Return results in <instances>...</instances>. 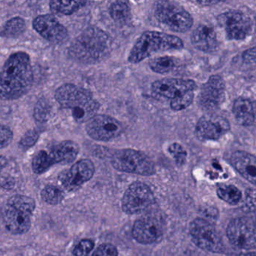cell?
Wrapping results in <instances>:
<instances>
[{"label":"cell","mask_w":256,"mask_h":256,"mask_svg":"<svg viewBox=\"0 0 256 256\" xmlns=\"http://www.w3.org/2000/svg\"><path fill=\"white\" fill-rule=\"evenodd\" d=\"M33 72L30 56L16 52L8 58L0 72V99L13 100L31 88Z\"/></svg>","instance_id":"obj_1"},{"label":"cell","mask_w":256,"mask_h":256,"mask_svg":"<svg viewBox=\"0 0 256 256\" xmlns=\"http://www.w3.org/2000/svg\"><path fill=\"white\" fill-rule=\"evenodd\" d=\"M56 100L62 108L72 111V115L78 123H86L96 115L100 105L88 90L74 84H64L57 89Z\"/></svg>","instance_id":"obj_2"},{"label":"cell","mask_w":256,"mask_h":256,"mask_svg":"<svg viewBox=\"0 0 256 256\" xmlns=\"http://www.w3.org/2000/svg\"><path fill=\"white\" fill-rule=\"evenodd\" d=\"M109 38L100 29H87L76 39L70 48L74 57L81 61H98L110 52Z\"/></svg>","instance_id":"obj_3"},{"label":"cell","mask_w":256,"mask_h":256,"mask_svg":"<svg viewBox=\"0 0 256 256\" xmlns=\"http://www.w3.org/2000/svg\"><path fill=\"white\" fill-rule=\"evenodd\" d=\"M183 46V42L176 36L158 32H146L136 42L128 60L132 63H140L154 53L180 49Z\"/></svg>","instance_id":"obj_4"},{"label":"cell","mask_w":256,"mask_h":256,"mask_svg":"<svg viewBox=\"0 0 256 256\" xmlns=\"http://www.w3.org/2000/svg\"><path fill=\"white\" fill-rule=\"evenodd\" d=\"M112 166L123 172L142 176H152L156 171L152 159L142 152L132 149L116 150L111 157Z\"/></svg>","instance_id":"obj_5"},{"label":"cell","mask_w":256,"mask_h":256,"mask_svg":"<svg viewBox=\"0 0 256 256\" xmlns=\"http://www.w3.org/2000/svg\"><path fill=\"white\" fill-rule=\"evenodd\" d=\"M155 17L160 24L177 33H184L192 25L190 14L178 5L171 2H160L155 9Z\"/></svg>","instance_id":"obj_6"},{"label":"cell","mask_w":256,"mask_h":256,"mask_svg":"<svg viewBox=\"0 0 256 256\" xmlns=\"http://www.w3.org/2000/svg\"><path fill=\"white\" fill-rule=\"evenodd\" d=\"M189 230L192 241L200 249L214 253L224 252L222 237L208 221L197 218L191 222Z\"/></svg>","instance_id":"obj_7"},{"label":"cell","mask_w":256,"mask_h":256,"mask_svg":"<svg viewBox=\"0 0 256 256\" xmlns=\"http://www.w3.org/2000/svg\"><path fill=\"white\" fill-rule=\"evenodd\" d=\"M154 202V195L149 186L142 182H134L124 192L122 208L128 214H138Z\"/></svg>","instance_id":"obj_8"},{"label":"cell","mask_w":256,"mask_h":256,"mask_svg":"<svg viewBox=\"0 0 256 256\" xmlns=\"http://www.w3.org/2000/svg\"><path fill=\"white\" fill-rule=\"evenodd\" d=\"M86 130L90 138L99 141H109L120 136L123 126L114 117L96 114L86 122Z\"/></svg>","instance_id":"obj_9"},{"label":"cell","mask_w":256,"mask_h":256,"mask_svg":"<svg viewBox=\"0 0 256 256\" xmlns=\"http://www.w3.org/2000/svg\"><path fill=\"white\" fill-rule=\"evenodd\" d=\"M226 232L234 246L246 249L256 247V225L250 218L233 219L228 224Z\"/></svg>","instance_id":"obj_10"},{"label":"cell","mask_w":256,"mask_h":256,"mask_svg":"<svg viewBox=\"0 0 256 256\" xmlns=\"http://www.w3.org/2000/svg\"><path fill=\"white\" fill-rule=\"evenodd\" d=\"M230 129V122L225 117L208 114L197 123L196 135L201 141H215L226 135Z\"/></svg>","instance_id":"obj_11"},{"label":"cell","mask_w":256,"mask_h":256,"mask_svg":"<svg viewBox=\"0 0 256 256\" xmlns=\"http://www.w3.org/2000/svg\"><path fill=\"white\" fill-rule=\"evenodd\" d=\"M225 83L222 78L214 75L202 87L200 94V104L206 111H214L225 99Z\"/></svg>","instance_id":"obj_12"},{"label":"cell","mask_w":256,"mask_h":256,"mask_svg":"<svg viewBox=\"0 0 256 256\" xmlns=\"http://www.w3.org/2000/svg\"><path fill=\"white\" fill-rule=\"evenodd\" d=\"M164 234L160 221L154 216H144L136 221L132 227L134 238L142 244H150L158 241Z\"/></svg>","instance_id":"obj_13"},{"label":"cell","mask_w":256,"mask_h":256,"mask_svg":"<svg viewBox=\"0 0 256 256\" xmlns=\"http://www.w3.org/2000/svg\"><path fill=\"white\" fill-rule=\"evenodd\" d=\"M94 164L90 159L76 162L70 169L60 175V180L64 187L74 189L92 178L94 174Z\"/></svg>","instance_id":"obj_14"},{"label":"cell","mask_w":256,"mask_h":256,"mask_svg":"<svg viewBox=\"0 0 256 256\" xmlns=\"http://www.w3.org/2000/svg\"><path fill=\"white\" fill-rule=\"evenodd\" d=\"M33 28L42 37L54 43L62 42L67 38L68 31L52 15H44L34 18Z\"/></svg>","instance_id":"obj_15"},{"label":"cell","mask_w":256,"mask_h":256,"mask_svg":"<svg viewBox=\"0 0 256 256\" xmlns=\"http://www.w3.org/2000/svg\"><path fill=\"white\" fill-rule=\"evenodd\" d=\"M1 216L6 228L12 234H25L31 227L32 215L16 208L8 203L2 207Z\"/></svg>","instance_id":"obj_16"},{"label":"cell","mask_w":256,"mask_h":256,"mask_svg":"<svg viewBox=\"0 0 256 256\" xmlns=\"http://www.w3.org/2000/svg\"><path fill=\"white\" fill-rule=\"evenodd\" d=\"M195 89V82L190 80L166 78L155 81L152 84L154 93L171 100L188 92L194 91Z\"/></svg>","instance_id":"obj_17"},{"label":"cell","mask_w":256,"mask_h":256,"mask_svg":"<svg viewBox=\"0 0 256 256\" xmlns=\"http://www.w3.org/2000/svg\"><path fill=\"white\" fill-rule=\"evenodd\" d=\"M220 24L225 27L230 39L240 40L244 39L251 30V22L248 17L239 12H228L218 18Z\"/></svg>","instance_id":"obj_18"},{"label":"cell","mask_w":256,"mask_h":256,"mask_svg":"<svg viewBox=\"0 0 256 256\" xmlns=\"http://www.w3.org/2000/svg\"><path fill=\"white\" fill-rule=\"evenodd\" d=\"M231 162L236 170L248 181L256 186V157L244 151L232 155Z\"/></svg>","instance_id":"obj_19"},{"label":"cell","mask_w":256,"mask_h":256,"mask_svg":"<svg viewBox=\"0 0 256 256\" xmlns=\"http://www.w3.org/2000/svg\"><path fill=\"white\" fill-rule=\"evenodd\" d=\"M48 153L51 164H68L74 161L79 153V147L72 141H64L56 144Z\"/></svg>","instance_id":"obj_20"},{"label":"cell","mask_w":256,"mask_h":256,"mask_svg":"<svg viewBox=\"0 0 256 256\" xmlns=\"http://www.w3.org/2000/svg\"><path fill=\"white\" fill-rule=\"evenodd\" d=\"M192 45L200 51L212 52L218 48V41L216 33L212 27L200 25L196 29L191 37Z\"/></svg>","instance_id":"obj_21"},{"label":"cell","mask_w":256,"mask_h":256,"mask_svg":"<svg viewBox=\"0 0 256 256\" xmlns=\"http://www.w3.org/2000/svg\"><path fill=\"white\" fill-rule=\"evenodd\" d=\"M233 114L236 121L242 126L252 125L255 120V113L252 103L246 99H238L233 105Z\"/></svg>","instance_id":"obj_22"},{"label":"cell","mask_w":256,"mask_h":256,"mask_svg":"<svg viewBox=\"0 0 256 256\" xmlns=\"http://www.w3.org/2000/svg\"><path fill=\"white\" fill-rule=\"evenodd\" d=\"M86 0H50V6L56 14L68 15L74 13L85 5Z\"/></svg>","instance_id":"obj_23"},{"label":"cell","mask_w":256,"mask_h":256,"mask_svg":"<svg viewBox=\"0 0 256 256\" xmlns=\"http://www.w3.org/2000/svg\"><path fill=\"white\" fill-rule=\"evenodd\" d=\"M220 198L228 204H238L242 198V192L236 186L230 184H221L216 189Z\"/></svg>","instance_id":"obj_24"},{"label":"cell","mask_w":256,"mask_h":256,"mask_svg":"<svg viewBox=\"0 0 256 256\" xmlns=\"http://www.w3.org/2000/svg\"><path fill=\"white\" fill-rule=\"evenodd\" d=\"M26 28L25 21L22 18L16 17L8 21L2 30L1 35L6 37H18L20 36Z\"/></svg>","instance_id":"obj_25"},{"label":"cell","mask_w":256,"mask_h":256,"mask_svg":"<svg viewBox=\"0 0 256 256\" xmlns=\"http://www.w3.org/2000/svg\"><path fill=\"white\" fill-rule=\"evenodd\" d=\"M110 12L112 19L120 24L127 22L130 17V9L124 0H117L112 3Z\"/></svg>","instance_id":"obj_26"},{"label":"cell","mask_w":256,"mask_h":256,"mask_svg":"<svg viewBox=\"0 0 256 256\" xmlns=\"http://www.w3.org/2000/svg\"><path fill=\"white\" fill-rule=\"evenodd\" d=\"M7 203L32 216L36 209V203L34 200L25 195H14L12 198H9Z\"/></svg>","instance_id":"obj_27"},{"label":"cell","mask_w":256,"mask_h":256,"mask_svg":"<svg viewBox=\"0 0 256 256\" xmlns=\"http://www.w3.org/2000/svg\"><path fill=\"white\" fill-rule=\"evenodd\" d=\"M40 195L44 202L51 205L60 204L64 199V193L57 186L52 185L45 186L40 192Z\"/></svg>","instance_id":"obj_28"},{"label":"cell","mask_w":256,"mask_h":256,"mask_svg":"<svg viewBox=\"0 0 256 256\" xmlns=\"http://www.w3.org/2000/svg\"><path fill=\"white\" fill-rule=\"evenodd\" d=\"M32 165L33 171L36 174H43L45 171H48L52 166L48 152L44 150L39 151L33 158Z\"/></svg>","instance_id":"obj_29"},{"label":"cell","mask_w":256,"mask_h":256,"mask_svg":"<svg viewBox=\"0 0 256 256\" xmlns=\"http://www.w3.org/2000/svg\"><path fill=\"white\" fill-rule=\"evenodd\" d=\"M149 66L154 72L164 74L172 70L174 63L172 59L168 57H158L149 62Z\"/></svg>","instance_id":"obj_30"},{"label":"cell","mask_w":256,"mask_h":256,"mask_svg":"<svg viewBox=\"0 0 256 256\" xmlns=\"http://www.w3.org/2000/svg\"><path fill=\"white\" fill-rule=\"evenodd\" d=\"M51 107L48 101L40 99L36 104L34 110V117L38 122L44 123L50 117Z\"/></svg>","instance_id":"obj_31"},{"label":"cell","mask_w":256,"mask_h":256,"mask_svg":"<svg viewBox=\"0 0 256 256\" xmlns=\"http://www.w3.org/2000/svg\"><path fill=\"white\" fill-rule=\"evenodd\" d=\"M194 99V91L188 92L182 96L172 99L171 108L173 111H180L186 109L192 104Z\"/></svg>","instance_id":"obj_32"},{"label":"cell","mask_w":256,"mask_h":256,"mask_svg":"<svg viewBox=\"0 0 256 256\" xmlns=\"http://www.w3.org/2000/svg\"><path fill=\"white\" fill-rule=\"evenodd\" d=\"M242 209L246 213L256 211V190L248 189L245 192Z\"/></svg>","instance_id":"obj_33"},{"label":"cell","mask_w":256,"mask_h":256,"mask_svg":"<svg viewBox=\"0 0 256 256\" xmlns=\"http://www.w3.org/2000/svg\"><path fill=\"white\" fill-rule=\"evenodd\" d=\"M94 248V243L91 240H81L79 244L74 248L73 251V254L76 256L87 255L93 250Z\"/></svg>","instance_id":"obj_34"},{"label":"cell","mask_w":256,"mask_h":256,"mask_svg":"<svg viewBox=\"0 0 256 256\" xmlns=\"http://www.w3.org/2000/svg\"><path fill=\"white\" fill-rule=\"evenodd\" d=\"M39 138V133L34 129L28 130L20 141V145L24 148H28L34 145Z\"/></svg>","instance_id":"obj_35"},{"label":"cell","mask_w":256,"mask_h":256,"mask_svg":"<svg viewBox=\"0 0 256 256\" xmlns=\"http://www.w3.org/2000/svg\"><path fill=\"white\" fill-rule=\"evenodd\" d=\"M168 151L174 156V159L177 160L178 162H179V164H183L185 159H186V151L184 150L182 145L177 144V143H174V144H172L171 146H170Z\"/></svg>","instance_id":"obj_36"},{"label":"cell","mask_w":256,"mask_h":256,"mask_svg":"<svg viewBox=\"0 0 256 256\" xmlns=\"http://www.w3.org/2000/svg\"><path fill=\"white\" fill-rule=\"evenodd\" d=\"M118 255V250H117L116 247L110 243H105V244L104 243V244L100 245L92 253V255L94 256H116Z\"/></svg>","instance_id":"obj_37"},{"label":"cell","mask_w":256,"mask_h":256,"mask_svg":"<svg viewBox=\"0 0 256 256\" xmlns=\"http://www.w3.org/2000/svg\"><path fill=\"white\" fill-rule=\"evenodd\" d=\"M13 139L12 131L7 126L0 125V149L7 147Z\"/></svg>","instance_id":"obj_38"},{"label":"cell","mask_w":256,"mask_h":256,"mask_svg":"<svg viewBox=\"0 0 256 256\" xmlns=\"http://www.w3.org/2000/svg\"><path fill=\"white\" fill-rule=\"evenodd\" d=\"M243 58L245 65L249 67H256V47L245 51Z\"/></svg>","instance_id":"obj_39"},{"label":"cell","mask_w":256,"mask_h":256,"mask_svg":"<svg viewBox=\"0 0 256 256\" xmlns=\"http://www.w3.org/2000/svg\"><path fill=\"white\" fill-rule=\"evenodd\" d=\"M15 182L12 177H4L0 182V186L6 189H13L14 186Z\"/></svg>","instance_id":"obj_40"},{"label":"cell","mask_w":256,"mask_h":256,"mask_svg":"<svg viewBox=\"0 0 256 256\" xmlns=\"http://www.w3.org/2000/svg\"><path fill=\"white\" fill-rule=\"evenodd\" d=\"M197 1L203 6H213V5L218 4L224 0H197Z\"/></svg>","instance_id":"obj_41"},{"label":"cell","mask_w":256,"mask_h":256,"mask_svg":"<svg viewBox=\"0 0 256 256\" xmlns=\"http://www.w3.org/2000/svg\"><path fill=\"white\" fill-rule=\"evenodd\" d=\"M6 165H7V159L4 156H0V172L6 166Z\"/></svg>","instance_id":"obj_42"},{"label":"cell","mask_w":256,"mask_h":256,"mask_svg":"<svg viewBox=\"0 0 256 256\" xmlns=\"http://www.w3.org/2000/svg\"><path fill=\"white\" fill-rule=\"evenodd\" d=\"M255 223H256V220H255Z\"/></svg>","instance_id":"obj_43"}]
</instances>
